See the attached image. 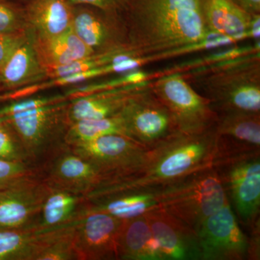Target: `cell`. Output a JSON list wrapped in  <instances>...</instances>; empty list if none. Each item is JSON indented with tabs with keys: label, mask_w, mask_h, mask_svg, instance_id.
<instances>
[{
	"label": "cell",
	"mask_w": 260,
	"mask_h": 260,
	"mask_svg": "<svg viewBox=\"0 0 260 260\" xmlns=\"http://www.w3.org/2000/svg\"><path fill=\"white\" fill-rule=\"evenodd\" d=\"M123 18L130 49L146 59L200 47L213 37L203 0H129Z\"/></svg>",
	"instance_id": "obj_1"
},
{
	"label": "cell",
	"mask_w": 260,
	"mask_h": 260,
	"mask_svg": "<svg viewBox=\"0 0 260 260\" xmlns=\"http://www.w3.org/2000/svg\"><path fill=\"white\" fill-rule=\"evenodd\" d=\"M215 140V125L194 134L177 131L147 148L128 175L104 183L87 195V199L127 189L162 187L212 167Z\"/></svg>",
	"instance_id": "obj_2"
},
{
	"label": "cell",
	"mask_w": 260,
	"mask_h": 260,
	"mask_svg": "<svg viewBox=\"0 0 260 260\" xmlns=\"http://www.w3.org/2000/svg\"><path fill=\"white\" fill-rule=\"evenodd\" d=\"M184 77L217 113H260L259 51L203 68Z\"/></svg>",
	"instance_id": "obj_3"
},
{
	"label": "cell",
	"mask_w": 260,
	"mask_h": 260,
	"mask_svg": "<svg viewBox=\"0 0 260 260\" xmlns=\"http://www.w3.org/2000/svg\"><path fill=\"white\" fill-rule=\"evenodd\" d=\"M65 96L37 97L13 102L5 108L8 122L38 169L64 143L70 124Z\"/></svg>",
	"instance_id": "obj_4"
},
{
	"label": "cell",
	"mask_w": 260,
	"mask_h": 260,
	"mask_svg": "<svg viewBox=\"0 0 260 260\" xmlns=\"http://www.w3.org/2000/svg\"><path fill=\"white\" fill-rule=\"evenodd\" d=\"M228 200L218 173L212 167L164 186L160 208L197 231L205 219L222 208Z\"/></svg>",
	"instance_id": "obj_5"
},
{
	"label": "cell",
	"mask_w": 260,
	"mask_h": 260,
	"mask_svg": "<svg viewBox=\"0 0 260 260\" xmlns=\"http://www.w3.org/2000/svg\"><path fill=\"white\" fill-rule=\"evenodd\" d=\"M151 89L167 108L178 131L200 133L213 127L218 113L184 75L174 73L151 82Z\"/></svg>",
	"instance_id": "obj_6"
},
{
	"label": "cell",
	"mask_w": 260,
	"mask_h": 260,
	"mask_svg": "<svg viewBox=\"0 0 260 260\" xmlns=\"http://www.w3.org/2000/svg\"><path fill=\"white\" fill-rule=\"evenodd\" d=\"M213 167L238 216L251 228L259 220L260 153L218 160Z\"/></svg>",
	"instance_id": "obj_7"
},
{
	"label": "cell",
	"mask_w": 260,
	"mask_h": 260,
	"mask_svg": "<svg viewBox=\"0 0 260 260\" xmlns=\"http://www.w3.org/2000/svg\"><path fill=\"white\" fill-rule=\"evenodd\" d=\"M119 114L126 135L146 148L178 131L170 112L152 90L151 84L133 95Z\"/></svg>",
	"instance_id": "obj_8"
},
{
	"label": "cell",
	"mask_w": 260,
	"mask_h": 260,
	"mask_svg": "<svg viewBox=\"0 0 260 260\" xmlns=\"http://www.w3.org/2000/svg\"><path fill=\"white\" fill-rule=\"evenodd\" d=\"M196 232L202 260L248 259L249 239L240 229L229 200L205 219Z\"/></svg>",
	"instance_id": "obj_9"
},
{
	"label": "cell",
	"mask_w": 260,
	"mask_h": 260,
	"mask_svg": "<svg viewBox=\"0 0 260 260\" xmlns=\"http://www.w3.org/2000/svg\"><path fill=\"white\" fill-rule=\"evenodd\" d=\"M69 147L102 172L105 179L102 184L128 175L148 148L121 134L106 135Z\"/></svg>",
	"instance_id": "obj_10"
},
{
	"label": "cell",
	"mask_w": 260,
	"mask_h": 260,
	"mask_svg": "<svg viewBox=\"0 0 260 260\" xmlns=\"http://www.w3.org/2000/svg\"><path fill=\"white\" fill-rule=\"evenodd\" d=\"M39 176L51 187L85 195L104 182V175L93 164L63 145L39 168Z\"/></svg>",
	"instance_id": "obj_11"
},
{
	"label": "cell",
	"mask_w": 260,
	"mask_h": 260,
	"mask_svg": "<svg viewBox=\"0 0 260 260\" xmlns=\"http://www.w3.org/2000/svg\"><path fill=\"white\" fill-rule=\"evenodd\" d=\"M123 220L88 209L74 225L73 243L78 259H117L118 237Z\"/></svg>",
	"instance_id": "obj_12"
},
{
	"label": "cell",
	"mask_w": 260,
	"mask_h": 260,
	"mask_svg": "<svg viewBox=\"0 0 260 260\" xmlns=\"http://www.w3.org/2000/svg\"><path fill=\"white\" fill-rule=\"evenodd\" d=\"M47 184L39 175L30 176L0 189V229L39 225Z\"/></svg>",
	"instance_id": "obj_13"
},
{
	"label": "cell",
	"mask_w": 260,
	"mask_h": 260,
	"mask_svg": "<svg viewBox=\"0 0 260 260\" xmlns=\"http://www.w3.org/2000/svg\"><path fill=\"white\" fill-rule=\"evenodd\" d=\"M214 162L260 153V113H218Z\"/></svg>",
	"instance_id": "obj_14"
},
{
	"label": "cell",
	"mask_w": 260,
	"mask_h": 260,
	"mask_svg": "<svg viewBox=\"0 0 260 260\" xmlns=\"http://www.w3.org/2000/svg\"><path fill=\"white\" fill-rule=\"evenodd\" d=\"M94 8L73 10V28L78 37L95 54L130 48L123 15Z\"/></svg>",
	"instance_id": "obj_15"
},
{
	"label": "cell",
	"mask_w": 260,
	"mask_h": 260,
	"mask_svg": "<svg viewBox=\"0 0 260 260\" xmlns=\"http://www.w3.org/2000/svg\"><path fill=\"white\" fill-rule=\"evenodd\" d=\"M145 215L162 260H202L199 239L194 229L160 208Z\"/></svg>",
	"instance_id": "obj_16"
},
{
	"label": "cell",
	"mask_w": 260,
	"mask_h": 260,
	"mask_svg": "<svg viewBox=\"0 0 260 260\" xmlns=\"http://www.w3.org/2000/svg\"><path fill=\"white\" fill-rule=\"evenodd\" d=\"M150 84L151 81L145 80L70 99L68 108V122L70 125L75 121L116 115L133 95Z\"/></svg>",
	"instance_id": "obj_17"
},
{
	"label": "cell",
	"mask_w": 260,
	"mask_h": 260,
	"mask_svg": "<svg viewBox=\"0 0 260 260\" xmlns=\"http://www.w3.org/2000/svg\"><path fill=\"white\" fill-rule=\"evenodd\" d=\"M205 23L213 37L230 41L259 36L260 15L244 11L231 0H203Z\"/></svg>",
	"instance_id": "obj_18"
},
{
	"label": "cell",
	"mask_w": 260,
	"mask_h": 260,
	"mask_svg": "<svg viewBox=\"0 0 260 260\" xmlns=\"http://www.w3.org/2000/svg\"><path fill=\"white\" fill-rule=\"evenodd\" d=\"M72 224L54 229L36 225L0 229V260H37L43 249Z\"/></svg>",
	"instance_id": "obj_19"
},
{
	"label": "cell",
	"mask_w": 260,
	"mask_h": 260,
	"mask_svg": "<svg viewBox=\"0 0 260 260\" xmlns=\"http://www.w3.org/2000/svg\"><path fill=\"white\" fill-rule=\"evenodd\" d=\"M162 187L127 189L93 198L88 200V210L104 212L122 220L144 215L160 208Z\"/></svg>",
	"instance_id": "obj_20"
},
{
	"label": "cell",
	"mask_w": 260,
	"mask_h": 260,
	"mask_svg": "<svg viewBox=\"0 0 260 260\" xmlns=\"http://www.w3.org/2000/svg\"><path fill=\"white\" fill-rule=\"evenodd\" d=\"M69 0H34L25 10L27 32L32 38L54 37L73 27Z\"/></svg>",
	"instance_id": "obj_21"
},
{
	"label": "cell",
	"mask_w": 260,
	"mask_h": 260,
	"mask_svg": "<svg viewBox=\"0 0 260 260\" xmlns=\"http://www.w3.org/2000/svg\"><path fill=\"white\" fill-rule=\"evenodd\" d=\"M117 259L162 260L145 214L123 220L118 237Z\"/></svg>",
	"instance_id": "obj_22"
},
{
	"label": "cell",
	"mask_w": 260,
	"mask_h": 260,
	"mask_svg": "<svg viewBox=\"0 0 260 260\" xmlns=\"http://www.w3.org/2000/svg\"><path fill=\"white\" fill-rule=\"evenodd\" d=\"M49 79L28 32L0 72L2 85L10 89L32 86Z\"/></svg>",
	"instance_id": "obj_23"
},
{
	"label": "cell",
	"mask_w": 260,
	"mask_h": 260,
	"mask_svg": "<svg viewBox=\"0 0 260 260\" xmlns=\"http://www.w3.org/2000/svg\"><path fill=\"white\" fill-rule=\"evenodd\" d=\"M30 38L45 70L69 64L95 54L75 34L73 27L56 37Z\"/></svg>",
	"instance_id": "obj_24"
},
{
	"label": "cell",
	"mask_w": 260,
	"mask_h": 260,
	"mask_svg": "<svg viewBox=\"0 0 260 260\" xmlns=\"http://www.w3.org/2000/svg\"><path fill=\"white\" fill-rule=\"evenodd\" d=\"M88 205L85 195L48 186L39 226L54 229L70 225L86 213Z\"/></svg>",
	"instance_id": "obj_25"
},
{
	"label": "cell",
	"mask_w": 260,
	"mask_h": 260,
	"mask_svg": "<svg viewBox=\"0 0 260 260\" xmlns=\"http://www.w3.org/2000/svg\"><path fill=\"white\" fill-rule=\"evenodd\" d=\"M109 134L126 135L124 123L119 113L104 119L75 121L70 124L67 130L64 143L68 146H73Z\"/></svg>",
	"instance_id": "obj_26"
},
{
	"label": "cell",
	"mask_w": 260,
	"mask_h": 260,
	"mask_svg": "<svg viewBox=\"0 0 260 260\" xmlns=\"http://www.w3.org/2000/svg\"><path fill=\"white\" fill-rule=\"evenodd\" d=\"M0 160L32 165L23 143L8 121L0 126Z\"/></svg>",
	"instance_id": "obj_27"
},
{
	"label": "cell",
	"mask_w": 260,
	"mask_h": 260,
	"mask_svg": "<svg viewBox=\"0 0 260 260\" xmlns=\"http://www.w3.org/2000/svg\"><path fill=\"white\" fill-rule=\"evenodd\" d=\"M75 222L48 244L38 256L37 260H78L73 243Z\"/></svg>",
	"instance_id": "obj_28"
},
{
	"label": "cell",
	"mask_w": 260,
	"mask_h": 260,
	"mask_svg": "<svg viewBox=\"0 0 260 260\" xmlns=\"http://www.w3.org/2000/svg\"><path fill=\"white\" fill-rule=\"evenodd\" d=\"M26 32L25 11L0 0V34H19Z\"/></svg>",
	"instance_id": "obj_29"
},
{
	"label": "cell",
	"mask_w": 260,
	"mask_h": 260,
	"mask_svg": "<svg viewBox=\"0 0 260 260\" xmlns=\"http://www.w3.org/2000/svg\"><path fill=\"white\" fill-rule=\"evenodd\" d=\"M34 175H39V170L31 164L0 160V189Z\"/></svg>",
	"instance_id": "obj_30"
},
{
	"label": "cell",
	"mask_w": 260,
	"mask_h": 260,
	"mask_svg": "<svg viewBox=\"0 0 260 260\" xmlns=\"http://www.w3.org/2000/svg\"><path fill=\"white\" fill-rule=\"evenodd\" d=\"M72 5H84L93 7L114 14L123 15L129 0H69Z\"/></svg>",
	"instance_id": "obj_31"
},
{
	"label": "cell",
	"mask_w": 260,
	"mask_h": 260,
	"mask_svg": "<svg viewBox=\"0 0 260 260\" xmlns=\"http://www.w3.org/2000/svg\"><path fill=\"white\" fill-rule=\"evenodd\" d=\"M26 32L19 34H0V72L16 48L23 42Z\"/></svg>",
	"instance_id": "obj_32"
},
{
	"label": "cell",
	"mask_w": 260,
	"mask_h": 260,
	"mask_svg": "<svg viewBox=\"0 0 260 260\" xmlns=\"http://www.w3.org/2000/svg\"><path fill=\"white\" fill-rule=\"evenodd\" d=\"M251 238L249 239V252L248 259H259L260 256V221L257 220L250 228Z\"/></svg>",
	"instance_id": "obj_33"
},
{
	"label": "cell",
	"mask_w": 260,
	"mask_h": 260,
	"mask_svg": "<svg viewBox=\"0 0 260 260\" xmlns=\"http://www.w3.org/2000/svg\"><path fill=\"white\" fill-rule=\"evenodd\" d=\"M244 11L252 15H260V0H231Z\"/></svg>",
	"instance_id": "obj_34"
},
{
	"label": "cell",
	"mask_w": 260,
	"mask_h": 260,
	"mask_svg": "<svg viewBox=\"0 0 260 260\" xmlns=\"http://www.w3.org/2000/svg\"><path fill=\"white\" fill-rule=\"evenodd\" d=\"M8 119L6 116H4L3 110L0 109V126H3L5 123L8 122Z\"/></svg>",
	"instance_id": "obj_35"
},
{
	"label": "cell",
	"mask_w": 260,
	"mask_h": 260,
	"mask_svg": "<svg viewBox=\"0 0 260 260\" xmlns=\"http://www.w3.org/2000/svg\"><path fill=\"white\" fill-rule=\"evenodd\" d=\"M0 86H2L1 80H0Z\"/></svg>",
	"instance_id": "obj_36"
}]
</instances>
